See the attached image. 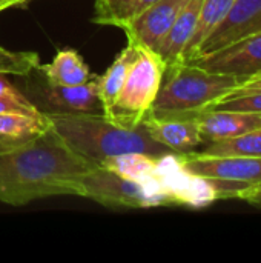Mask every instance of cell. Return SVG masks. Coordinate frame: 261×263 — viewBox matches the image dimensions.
<instances>
[{
	"instance_id": "cell-1",
	"label": "cell",
	"mask_w": 261,
	"mask_h": 263,
	"mask_svg": "<svg viewBox=\"0 0 261 263\" xmlns=\"http://www.w3.org/2000/svg\"><path fill=\"white\" fill-rule=\"evenodd\" d=\"M95 163L77 154L52 128L0 151V202L12 206L54 196H82V180Z\"/></svg>"
},
{
	"instance_id": "cell-2",
	"label": "cell",
	"mask_w": 261,
	"mask_h": 263,
	"mask_svg": "<svg viewBox=\"0 0 261 263\" xmlns=\"http://www.w3.org/2000/svg\"><path fill=\"white\" fill-rule=\"evenodd\" d=\"M51 128L80 156L100 165L103 160L129 153L154 157L172 154L155 142L140 125L126 128L108 120L103 114L46 112ZM175 154V153H174Z\"/></svg>"
},
{
	"instance_id": "cell-3",
	"label": "cell",
	"mask_w": 261,
	"mask_h": 263,
	"mask_svg": "<svg viewBox=\"0 0 261 263\" xmlns=\"http://www.w3.org/2000/svg\"><path fill=\"white\" fill-rule=\"evenodd\" d=\"M240 85L231 74L208 71L194 63L166 66L165 76L152 105L157 117L195 119Z\"/></svg>"
},
{
	"instance_id": "cell-4",
	"label": "cell",
	"mask_w": 261,
	"mask_h": 263,
	"mask_svg": "<svg viewBox=\"0 0 261 263\" xmlns=\"http://www.w3.org/2000/svg\"><path fill=\"white\" fill-rule=\"evenodd\" d=\"M165 69V62L154 49L138 46L137 59L131 66L111 111L105 117L126 128L140 126L142 120L152 109Z\"/></svg>"
},
{
	"instance_id": "cell-5",
	"label": "cell",
	"mask_w": 261,
	"mask_h": 263,
	"mask_svg": "<svg viewBox=\"0 0 261 263\" xmlns=\"http://www.w3.org/2000/svg\"><path fill=\"white\" fill-rule=\"evenodd\" d=\"M108 208H152L169 205L157 188L128 179L118 173L95 165L82 180V196Z\"/></svg>"
},
{
	"instance_id": "cell-6",
	"label": "cell",
	"mask_w": 261,
	"mask_h": 263,
	"mask_svg": "<svg viewBox=\"0 0 261 263\" xmlns=\"http://www.w3.org/2000/svg\"><path fill=\"white\" fill-rule=\"evenodd\" d=\"M29 99L43 112H74V114H103L98 97V76L83 85L63 86L37 79L31 85Z\"/></svg>"
},
{
	"instance_id": "cell-7",
	"label": "cell",
	"mask_w": 261,
	"mask_h": 263,
	"mask_svg": "<svg viewBox=\"0 0 261 263\" xmlns=\"http://www.w3.org/2000/svg\"><path fill=\"white\" fill-rule=\"evenodd\" d=\"M178 156L188 171L206 180L235 183L248 190L261 183V157L209 156L195 151Z\"/></svg>"
},
{
	"instance_id": "cell-8",
	"label": "cell",
	"mask_w": 261,
	"mask_h": 263,
	"mask_svg": "<svg viewBox=\"0 0 261 263\" xmlns=\"http://www.w3.org/2000/svg\"><path fill=\"white\" fill-rule=\"evenodd\" d=\"M208 71L231 74L240 83L261 74V32L234 42L209 55L197 57L192 62Z\"/></svg>"
},
{
	"instance_id": "cell-9",
	"label": "cell",
	"mask_w": 261,
	"mask_h": 263,
	"mask_svg": "<svg viewBox=\"0 0 261 263\" xmlns=\"http://www.w3.org/2000/svg\"><path fill=\"white\" fill-rule=\"evenodd\" d=\"M258 32H261V0H234L225 18L202 43L194 59L209 55Z\"/></svg>"
},
{
	"instance_id": "cell-10",
	"label": "cell",
	"mask_w": 261,
	"mask_h": 263,
	"mask_svg": "<svg viewBox=\"0 0 261 263\" xmlns=\"http://www.w3.org/2000/svg\"><path fill=\"white\" fill-rule=\"evenodd\" d=\"M188 0H158L145 9L123 31L129 43L154 49L166 37Z\"/></svg>"
},
{
	"instance_id": "cell-11",
	"label": "cell",
	"mask_w": 261,
	"mask_h": 263,
	"mask_svg": "<svg viewBox=\"0 0 261 263\" xmlns=\"http://www.w3.org/2000/svg\"><path fill=\"white\" fill-rule=\"evenodd\" d=\"M140 125L155 142L175 154L195 151L200 145L206 143L195 119L157 117L149 112Z\"/></svg>"
},
{
	"instance_id": "cell-12",
	"label": "cell",
	"mask_w": 261,
	"mask_h": 263,
	"mask_svg": "<svg viewBox=\"0 0 261 263\" xmlns=\"http://www.w3.org/2000/svg\"><path fill=\"white\" fill-rule=\"evenodd\" d=\"M206 143L234 139L261 128V116L242 111L209 109L195 117Z\"/></svg>"
},
{
	"instance_id": "cell-13",
	"label": "cell",
	"mask_w": 261,
	"mask_h": 263,
	"mask_svg": "<svg viewBox=\"0 0 261 263\" xmlns=\"http://www.w3.org/2000/svg\"><path fill=\"white\" fill-rule=\"evenodd\" d=\"M202 2L203 0H188L166 37L155 48V52L162 57L166 66L182 63L185 49L191 42L197 26Z\"/></svg>"
},
{
	"instance_id": "cell-14",
	"label": "cell",
	"mask_w": 261,
	"mask_h": 263,
	"mask_svg": "<svg viewBox=\"0 0 261 263\" xmlns=\"http://www.w3.org/2000/svg\"><path fill=\"white\" fill-rule=\"evenodd\" d=\"M51 128L46 112L0 114V151L20 146Z\"/></svg>"
},
{
	"instance_id": "cell-15",
	"label": "cell",
	"mask_w": 261,
	"mask_h": 263,
	"mask_svg": "<svg viewBox=\"0 0 261 263\" xmlns=\"http://www.w3.org/2000/svg\"><path fill=\"white\" fill-rule=\"evenodd\" d=\"M38 71L46 79V82L63 86L83 85L95 77V74L91 72L82 55L71 48L60 49L52 59V62L40 65Z\"/></svg>"
},
{
	"instance_id": "cell-16",
	"label": "cell",
	"mask_w": 261,
	"mask_h": 263,
	"mask_svg": "<svg viewBox=\"0 0 261 263\" xmlns=\"http://www.w3.org/2000/svg\"><path fill=\"white\" fill-rule=\"evenodd\" d=\"M137 54L138 45L128 42L126 48L120 51V54L115 57V60L106 69V72L103 76H98V97L103 106V116H106L111 111L131 66L137 59Z\"/></svg>"
},
{
	"instance_id": "cell-17",
	"label": "cell",
	"mask_w": 261,
	"mask_h": 263,
	"mask_svg": "<svg viewBox=\"0 0 261 263\" xmlns=\"http://www.w3.org/2000/svg\"><path fill=\"white\" fill-rule=\"evenodd\" d=\"M158 0H95L92 22L125 29L145 9Z\"/></svg>"
},
{
	"instance_id": "cell-18",
	"label": "cell",
	"mask_w": 261,
	"mask_h": 263,
	"mask_svg": "<svg viewBox=\"0 0 261 263\" xmlns=\"http://www.w3.org/2000/svg\"><path fill=\"white\" fill-rule=\"evenodd\" d=\"M232 2L234 0H203L202 2L197 26H195L191 42L188 43V46L185 49L182 63H188V62L194 60L198 48L209 37V34L220 25V22L225 18Z\"/></svg>"
},
{
	"instance_id": "cell-19",
	"label": "cell",
	"mask_w": 261,
	"mask_h": 263,
	"mask_svg": "<svg viewBox=\"0 0 261 263\" xmlns=\"http://www.w3.org/2000/svg\"><path fill=\"white\" fill-rule=\"evenodd\" d=\"M200 153L209 156H243L261 157V128L249 131L234 139L211 142Z\"/></svg>"
},
{
	"instance_id": "cell-20",
	"label": "cell",
	"mask_w": 261,
	"mask_h": 263,
	"mask_svg": "<svg viewBox=\"0 0 261 263\" xmlns=\"http://www.w3.org/2000/svg\"><path fill=\"white\" fill-rule=\"evenodd\" d=\"M40 57L32 51H9L0 46V74L28 77L40 68Z\"/></svg>"
},
{
	"instance_id": "cell-21",
	"label": "cell",
	"mask_w": 261,
	"mask_h": 263,
	"mask_svg": "<svg viewBox=\"0 0 261 263\" xmlns=\"http://www.w3.org/2000/svg\"><path fill=\"white\" fill-rule=\"evenodd\" d=\"M211 109L242 111V112H252V114L261 116V89L235 88V89L229 91L215 105H212Z\"/></svg>"
},
{
	"instance_id": "cell-22",
	"label": "cell",
	"mask_w": 261,
	"mask_h": 263,
	"mask_svg": "<svg viewBox=\"0 0 261 263\" xmlns=\"http://www.w3.org/2000/svg\"><path fill=\"white\" fill-rule=\"evenodd\" d=\"M40 109L20 91H17L3 74H0V114H37Z\"/></svg>"
},
{
	"instance_id": "cell-23",
	"label": "cell",
	"mask_w": 261,
	"mask_h": 263,
	"mask_svg": "<svg viewBox=\"0 0 261 263\" xmlns=\"http://www.w3.org/2000/svg\"><path fill=\"white\" fill-rule=\"evenodd\" d=\"M238 199L248 202L249 205H252L255 208H261V183H257V185L251 186L249 190H246Z\"/></svg>"
},
{
	"instance_id": "cell-24",
	"label": "cell",
	"mask_w": 261,
	"mask_h": 263,
	"mask_svg": "<svg viewBox=\"0 0 261 263\" xmlns=\"http://www.w3.org/2000/svg\"><path fill=\"white\" fill-rule=\"evenodd\" d=\"M237 88H242V89H261V74L254 76V77L245 80V82L240 83Z\"/></svg>"
},
{
	"instance_id": "cell-25",
	"label": "cell",
	"mask_w": 261,
	"mask_h": 263,
	"mask_svg": "<svg viewBox=\"0 0 261 263\" xmlns=\"http://www.w3.org/2000/svg\"><path fill=\"white\" fill-rule=\"evenodd\" d=\"M29 2H32V0H0V12L9 9V8L23 6V5H26Z\"/></svg>"
}]
</instances>
